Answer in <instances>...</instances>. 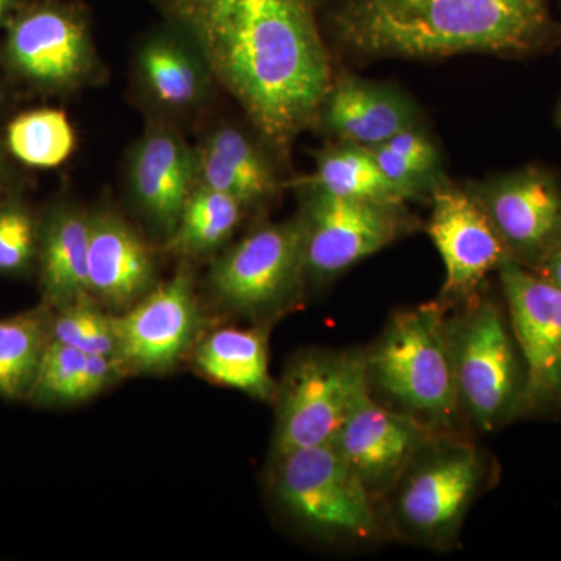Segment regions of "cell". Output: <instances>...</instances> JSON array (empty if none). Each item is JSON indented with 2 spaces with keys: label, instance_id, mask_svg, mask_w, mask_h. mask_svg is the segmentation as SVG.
<instances>
[{
  "label": "cell",
  "instance_id": "6da1fadb",
  "mask_svg": "<svg viewBox=\"0 0 561 561\" xmlns=\"http://www.w3.org/2000/svg\"><path fill=\"white\" fill-rule=\"evenodd\" d=\"M272 146L319 122L334 73L321 0H154Z\"/></svg>",
  "mask_w": 561,
  "mask_h": 561
},
{
  "label": "cell",
  "instance_id": "7a4b0ae2",
  "mask_svg": "<svg viewBox=\"0 0 561 561\" xmlns=\"http://www.w3.org/2000/svg\"><path fill=\"white\" fill-rule=\"evenodd\" d=\"M339 46L360 58H527L561 41L552 0H321Z\"/></svg>",
  "mask_w": 561,
  "mask_h": 561
},
{
  "label": "cell",
  "instance_id": "3957f363",
  "mask_svg": "<svg viewBox=\"0 0 561 561\" xmlns=\"http://www.w3.org/2000/svg\"><path fill=\"white\" fill-rule=\"evenodd\" d=\"M440 301L402 309L365 348L373 400L412 416L434 432L460 430L459 397Z\"/></svg>",
  "mask_w": 561,
  "mask_h": 561
},
{
  "label": "cell",
  "instance_id": "277c9868",
  "mask_svg": "<svg viewBox=\"0 0 561 561\" xmlns=\"http://www.w3.org/2000/svg\"><path fill=\"white\" fill-rule=\"evenodd\" d=\"M490 474L489 457L463 432H432L382 501L387 538L449 551Z\"/></svg>",
  "mask_w": 561,
  "mask_h": 561
},
{
  "label": "cell",
  "instance_id": "5b68a950",
  "mask_svg": "<svg viewBox=\"0 0 561 561\" xmlns=\"http://www.w3.org/2000/svg\"><path fill=\"white\" fill-rule=\"evenodd\" d=\"M268 490L297 529L328 545H375L386 540L381 508L331 445L273 454Z\"/></svg>",
  "mask_w": 561,
  "mask_h": 561
},
{
  "label": "cell",
  "instance_id": "8992f818",
  "mask_svg": "<svg viewBox=\"0 0 561 561\" xmlns=\"http://www.w3.org/2000/svg\"><path fill=\"white\" fill-rule=\"evenodd\" d=\"M461 416L494 432L523 416L524 365L505 305L486 289L446 313Z\"/></svg>",
  "mask_w": 561,
  "mask_h": 561
},
{
  "label": "cell",
  "instance_id": "52a82bcc",
  "mask_svg": "<svg viewBox=\"0 0 561 561\" xmlns=\"http://www.w3.org/2000/svg\"><path fill=\"white\" fill-rule=\"evenodd\" d=\"M208 284L224 311L267 324L300 305L308 275L300 217L262 224L225 251Z\"/></svg>",
  "mask_w": 561,
  "mask_h": 561
},
{
  "label": "cell",
  "instance_id": "ba28073f",
  "mask_svg": "<svg viewBox=\"0 0 561 561\" xmlns=\"http://www.w3.org/2000/svg\"><path fill=\"white\" fill-rule=\"evenodd\" d=\"M367 391L365 348H313L291 357L272 401V456L330 445Z\"/></svg>",
  "mask_w": 561,
  "mask_h": 561
},
{
  "label": "cell",
  "instance_id": "9c48e42d",
  "mask_svg": "<svg viewBox=\"0 0 561 561\" xmlns=\"http://www.w3.org/2000/svg\"><path fill=\"white\" fill-rule=\"evenodd\" d=\"M7 27V62L36 90L65 94L101 80L90 16L81 3L39 0L14 11Z\"/></svg>",
  "mask_w": 561,
  "mask_h": 561
},
{
  "label": "cell",
  "instance_id": "30bf717a",
  "mask_svg": "<svg viewBox=\"0 0 561 561\" xmlns=\"http://www.w3.org/2000/svg\"><path fill=\"white\" fill-rule=\"evenodd\" d=\"M308 284L339 278L357 262L420 230L408 205L339 197L300 183Z\"/></svg>",
  "mask_w": 561,
  "mask_h": 561
},
{
  "label": "cell",
  "instance_id": "8fae6325",
  "mask_svg": "<svg viewBox=\"0 0 561 561\" xmlns=\"http://www.w3.org/2000/svg\"><path fill=\"white\" fill-rule=\"evenodd\" d=\"M497 276L524 365L523 416L560 411L561 289L512 260Z\"/></svg>",
  "mask_w": 561,
  "mask_h": 561
},
{
  "label": "cell",
  "instance_id": "7c38bea8",
  "mask_svg": "<svg viewBox=\"0 0 561 561\" xmlns=\"http://www.w3.org/2000/svg\"><path fill=\"white\" fill-rule=\"evenodd\" d=\"M481 205L511 260L535 271L561 245V176L524 165L465 186Z\"/></svg>",
  "mask_w": 561,
  "mask_h": 561
},
{
  "label": "cell",
  "instance_id": "4fadbf2b",
  "mask_svg": "<svg viewBox=\"0 0 561 561\" xmlns=\"http://www.w3.org/2000/svg\"><path fill=\"white\" fill-rule=\"evenodd\" d=\"M116 362L124 375H162L173 370L191 350L201 311L187 264L157 284L130 309L113 313Z\"/></svg>",
  "mask_w": 561,
  "mask_h": 561
},
{
  "label": "cell",
  "instance_id": "5bb4252c",
  "mask_svg": "<svg viewBox=\"0 0 561 561\" xmlns=\"http://www.w3.org/2000/svg\"><path fill=\"white\" fill-rule=\"evenodd\" d=\"M426 231L440 253L445 280L438 301L456 308L486 289L511 254L474 197L456 184L443 183L432 192Z\"/></svg>",
  "mask_w": 561,
  "mask_h": 561
},
{
  "label": "cell",
  "instance_id": "9a60e30c",
  "mask_svg": "<svg viewBox=\"0 0 561 561\" xmlns=\"http://www.w3.org/2000/svg\"><path fill=\"white\" fill-rule=\"evenodd\" d=\"M420 421L365 393L343 421L331 445L381 508L413 454L432 434Z\"/></svg>",
  "mask_w": 561,
  "mask_h": 561
},
{
  "label": "cell",
  "instance_id": "2e32d148",
  "mask_svg": "<svg viewBox=\"0 0 561 561\" xmlns=\"http://www.w3.org/2000/svg\"><path fill=\"white\" fill-rule=\"evenodd\" d=\"M88 287L105 311L121 313L157 286V262L135 228L114 210L90 214Z\"/></svg>",
  "mask_w": 561,
  "mask_h": 561
},
{
  "label": "cell",
  "instance_id": "e0dca14e",
  "mask_svg": "<svg viewBox=\"0 0 561 561\" xmlns=\"http://www.w3.org/2000/svg\"><path fill=\"white\" fill-rule=\"evenodd\" d=\"M130 187L140 213L168 239L195 187L194 150L175 128L146 131L131 154Z\"/></svg>",
  "mask_w": 561,
  "mask_h": 561
},
{
  "label": "cell",
  "instance_id": "ac0fdd59",
  "mask_svg": "<svg viewBox=\"0 0 561 561\" xmlns=\"http://www.w3.org/2000/svg\"><path fill=\"white\" fill-rule=\"evenodd\" d=\"M319 121L342 142L375 147L419 124V114L402 92L346 72L334 77Z\"/></svg>",
  "mask_w": 561,
  "mask_h": 561
},
{
  "label": "cell",
  "instance_id": "d6986e66",
  "mask_svg": "<svg viewBox=\"0 0 561 561\" xmlns=\"http://www.w3.org/2000/svg\"><path fill=\"white\" fill-rule=\"evenodd\" d=\"M90 230V214L72 203H57L39 220V287L43 302L51 311L91 298Z\"/></svg>",
  "mask_w": 561,
  "mask_h": 561
},
{
  "label": "cell",
  "instance_id": "ffe728a7",
  "mask_svg": "<svg viewBox=\"0 0 561 561\" xmlns=\"http://www.w3.org/2000/svg\"><path fill=\"white\" fill-rule=\"evenodd\" d=\"M140 44L136 72L150 102L165 113L197 110L208 98V66L194 44L173 25Z\"/></svg>",
  "mask_w": 561,
  "mask_h": 561
},
{
  "label": "cell",
  "instance_id": "44dd1931",
  "mask_svg": "<svg viewBox=\"0 0 561 561\" xmlns=\"http://www.w3.org/2000/svg\"><path fill=\"white\" fill-rule=\"evenodd\" d=\"M194 158L195 184L230 195L245 208L271 201L279 190L271 162L238 128L210 131Z\"/></svg>",
  "mask_w": 561,
  "mask_h": 561
},
{
  "label": "cell",
  "instance_id": "7402d4cb",
  "mask_svg": "<svg viewBox=\"0 0 561 561\" xmlns=\"http://www.w3.org/2000/svg\"><path fill=\"white\" fill-rule=\"evenodd\" d=\"M268 330L267 324H253L210 332L194 351L195 368L219 386L273 401L276 382L268 371Z\"/></svg>",
  "mask_w": 561,
  "mask_h": 561
},
{
  "label": "cell",
  "instance_id": "603a6c76",
  "mask_svg": "<svg viewBox=\"0 0 561 561\" xmlns=\"http://www.w3.org/2000/svg\"><path fill=\"white\" fill-rule=\"evenodd\" d=\"M124 376L111 357L84 353L50 339L27 402L43 408L79 404L98 397Z\"/></svg>",
  "mask_w": 561,
  "mask_h": 561
},
{
  "label": "cell",
  "instance_id": "cb8c5ba5",
  "mask_svg": "<svg viewBox=\"0 0 561 561\" xmlns=\"http://www.w3.org/2000/svg\"><path fill=\"white\" fill-rule=\"evenodd\" d=\"M300 183L356 201L389 205L409 203L405 195L383 175L370 149L342 140L317 153L316 172Z\"/></svg>",
  "mask_w": 561,
  "mask_h": 561
},
{
  "label": "cell",
  "instance_id": "d4e9b609",
  "mask_svg": "<svg viewBox=\"0 0 561 561\" xmlns=\"http://www.w3.org/2000/svg\"><path fill=\"white\" fill-rule=\"evenodd\" d=\"M51 309L41 302L0 319V397L27 401L44 350L50 341Z\"/></svg>",
  "mask_w": 561,
  "mask_h": 561
},
{
  "label": "cell",
  "instance_id": "484cf974",
  "mask_svg": "<svg viewBox=\"0 0 561 561\" xmlns=\"http://www.w3.org/2000/svg\"><path fill=\"white\" fill-rule=\"evenodd\" d=\"M245 209L230 195L195 184L165 249L184 260L214 253L230 241Z\"/></svg>",
  "mask_w": 561,
  "mask_h": 561
},
{
  "label": "cell",
  "instance_id": "4316f807",
  "mask_svg": "<svg viewBox=\"0 0 561 561\" xmlns=\"http://www.w3.org/2000/svg\"><path fill=\"white\" fill-rule=\"evenodd\" d=\"M7 144L11 154L31 168H58L76 149V131L62 111L33 110L10 122Z\"/></svg>",
  "mask_w": 561,
  "mask_h": 561
},
{
  "label": "cell",
  "instance_id": "83f0119b",
  "mask_svg": "<svg viewBox=\"0 0 561 561\" xmlns=\"http://www.w3.org/2000/svg\"><path fill=\"white\" fill-rule=\"evenodd\" d=\"M50 339L84 353L116 360L117 335L113 313L87 298L51 313Z\"/></svg>",
  "mask_w": 561,
  "mask_h": 561
},
{
  "label": "cell",
  "instance_id": "f1b7e54d",
  "mask_svg": "<svg viewBox=\"0 0 561 561\" xmlns=\"http://www.w3.org/2000/svg\"><path fill=\"white\" fill-rule=\"evenodd\" d=\"M39 220L21 203L0 206V275H21L38 256Z\"/></svg>",
  "mask_w": 561,
  "mask_h": 561
},
{
  "label": "cell",
  "instance_id": "f546056e",
  "mask_svg": "<svg viewBox=\"0 0 561 561\" xmlns=\"http://www.w3.org/2000/svg\"><path fill=\"white\" fill-rule=\"evenodd\" d=\"M379 146L400 154L405 160L415 162L427 171L443 173L440 151L419 124L398 131L397 135L391 136Z\"/></svg>",
  "mask_w": 561,
  "mask_h": 561
},
{
  "label": "cell",
  "instance_id": "4dcf8cb0",
  "mask_svg": "<svg viewBox=\"0 0 561 561\" xmlns=\"http://www.w3.org/2000/svg\"><path fill=\"white\" fill-rule=\"evenodd\" d=\"M561 289V245L534 271Z\"/></svg>",
  "mask_w": 561,
  "mask_h": 561
},
{
  "label": "cell",
  "instance_id": "1f68e13d",
  "mask_svg": "<svg viewBox=\"0 0 561 561\" xmlns=\"http://www.w3.org/2000/svg\"><path fill=\"white\" fill-rule=\"evenodd\" d=\"M20 9V0H0V25L9 22L11 14Z\"/></svg>",
  "mask_w": 561,
  "mask_h": 561
},
{
  "label": "cell",
  "instance_id": "d6a6232c",
  "mask_svg": "<svg viewBox=\"0 0 561 561\" xmlns=\"http://www.w3.org/2000/svg\"><path fill=\"white\" fill-rule=\"evenodd\" d=\"M556 121L557 125H559V127L561 128V99L559 102V106H557Z\"/></svg>",
  "mask_w": 561,
  "mask_h": 561
},
{
  "label": "cell",
  "instance_id": "836d02e7",
  "mask_svg": "<svg viewBox=\"0 0 561 561\" xmlns=\"http://www.w3.org/2000/svg\"><path fill=\"white\" fill-rule=\"evenodd\" d=\"M2 172H3V161H2V154H0V179H2Z\"/></svg>",
  "mask_w": 561,
  "mask_h": 561
}]
</instances>
